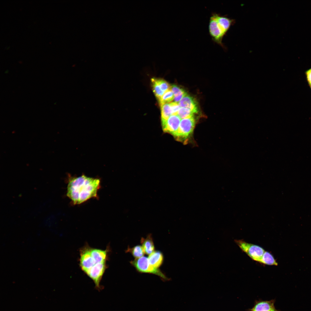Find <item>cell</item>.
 I'll return each instance as SVG.
<instances>
[{"label":"cell","instance_id":"obj_4","mask_svg":"<svg viewBox=\"0 0 311 311\" xmlns=\"http://www.w3.org/2000/svg\"><path fill=\"white\" fill-rule=\"evenodd\" d=\"M235 241L242 250L252 259L259 263L265 251L263 249L243 240H236Z\"/></svg>","mask_w":311,"mask_h":311},{"label":"cell","instance_id":"obj_6","mask_svg":"<svg viewBox=\"0 0 311 311\" xmlns=\"http://www.w3.org/2000/svg\"><path fill=\"white\" fill-rule=\"evenodd\" d=\"M208 29L209 34L212 40L224 47L222 40L225 34L218 24L213 13H212L210 17Z\"/></svg>","mask_w":311,"mask_h":311},{"label":"cell","instance_id":"obj_23","mask_svg":"<svg viewBox=\"0 0 311 311\" xmlns=\"http://www.w3.org/2000/svg\"><path fill=\"white\" fill-rule=\"evenodd\" d=\"M272 311H281V310H277L276 309Z\"/></svg>","mask_w":311,"mask_h":311},{"label":"cell","instance_id":"obj_20","mask_svg":"<svg viewBox=\"0 0 311 311\" xmlns=\"http://www.w3.org/2000/svg\"><path fill=\"white\" fill-rule=\"evenodd\" d=\"M156 80L161 90L164 93L170 89L171 86L166 81L163 79L156 78Z\"/></svg>","mask_w":311,"mask_h":311},{"label":"cell","instance_id":"obj_15","mask_svg":"<svg viewBox=\"0 0 311 311\" xmlns=\"http://www.w3.org/2000/svg\"><path fill=\"white\" fill-rule=\"evenodd\" d=\"M259 263L266 265H278V263L272 254L270 252L266 251Z\"/></svg>","mask_w":311,"mask_h":311},{"label":"cell","instance_id":"obj_21","mask_svg":"<svg viewBox=\"0 0 311 311\" xmlns=\"http://www.w3.org/2000/svg\"><path fill=\"white\" fill-rule=\"evenodd\" d=\"M169 104L172 110V115L177 114L178 111L180 108L179 103L173 102L169 103Z\"/></svg>","mask_w":311,"mask_h":311},{"label":"cell","instance_id":"obj_17","mask_svg":"<svg viewBox=\"0 0 311 311\" xmlns=\"http://www.w3.org/2000/svg\"><path fill=\"white\" fill-rule=\"evenodd\" d=\"M174 98L173 93L171 89L166 92L158 100L160 106L172 101Z\"/></svg>","mask_w":311,"mask_h":311},{"label":"cell","instance_id":"obj_8","mask_svg":"<svg viewBox=\"0 0 311 311\" xmlns=\"http://www.w3.org/2000/svg\"><path fill=\"white\" fill-rule=\"evenodd\" d=\"M275 301V299L256 300L253 307L248 311H272L276 309L274 306Z\"/></svg>","mask_w":311,"mask_h":311},{"label":"cell","instance_id":"obj_19","mask_svg":"<svg viewBox=\"0 0 311 311\" xmlns=\"http://www.w3.org/2000/svg\"><path fill=\"white\" fill-rule=\"evenodd\" d=\"M194 113L190 109L185 107H181L177 113V115L181 119L190 117L194 116Z\"/></svg>","mask_w":311,"mask_h":311},{"label":"cell","instance_id":"obj_24","mask_svg":"<svg viewBox=\"0 0 311 311\" xmlns=\"http://www.w3.org/2000/svg\"><path fill=\"white\" fill-rule=\"evenodd\" d=\"M310 86V87H311V86Z\"/></svg>","mask_w":311,"mask_h":311},{"label":"cell","instance_id":"obj_9","mask_svg":"<svg viewBox=\"0 0 311 311\" xmlns=\"http://www.w3.org/2000/svg\"><path fill=\"white\" fill-rule=\"evenodd\" d=\"M178 103L180 107L188 108L194 113L198 112V107L196 100L188 94L184 96Z\"/></svg>","mask_w":311,"mask_h":311},{"label":"cell","instance_id":"obj_13","mask_svg":"<svg viewBox=\"0 0 311 311\" xmlns=\"http://www.w3.org/2000/svg\"><path fill=\"white\" fill-rule=\"evenodd\" d=\"M170 89L174 95V100L175 102H179L184 96L187 94L183 90L176 85H172Z\"/></svg>","mask_w":311,"mask_h":311},{"label":"cell","instance_id":"obj_11","mask_svg":"<svg viewBox=\"0 0 311 311\" xmlns=\"http://www.w3.org/2000/svg\"><path fill=\"white\" fill-rule=\"evenodd\" d=\"M219 25L224 32L226 34L231 25L233 23V20L219 14L213 13Z\"/></svg>","mask_w":311,"mask_h":311},{"label":"cell","instance_id":"obj_1","mask_svg":"<svg viewBox=\"0 0 311 311\" xmlns=\"http://www.w3.org/2000/svg\"><path fill=\"white\" fill-rule=\"evenodd\" d=\"M109 252V248L103 250L91 248L87 244L80 250V266L93 280L95 288L99 291L103 288L100 283L107 268Z\"/></svg>","mask_w":311,"mask_h":311},{"label":"cell","instance_id":"obj_22","mask_svg":"<svg viewBox=\"0 0 311 311\" xmlns=\"http://www.w3.org/2000/svg\"><path fill=\"white\" fill-rule=\"evenodd\" d=\"M307 80L310 86L311 85V69L308 70L306 72Z\"/></svg>","mask_w":311,"mask_h":311},{"label":"cell","instance_id":"obj_10","mask_svg":"<svg viewBox=\"0 0 311 311\" xmlns=\"http://www.w3.org/2000/svg\"><path fill=\"white\" fill-rule=\"evenodd\" d=\"M148 259L149 264L153 267L159 269L162 264L164 256L162 253L159 251H154L150 254Z\"/></svg>","mask_w":311,"mask_h":311},{"label":"cell","instance_id":"obj_2","mask_svg":"<svg viewBox=\"0 0 311 311\" xmlns=\"http://www.w3.org/2000/svg\"><path fill=\"white\" fill-rule=\"evenodd\" d=\"M68 182L67 196L74 204L97 198V192L100 187L99 179L82 175L79 177H69Z\"/></svg>","mask_w":311,"mask_h":311},{"label":"cell","instance_id":"obj_3","mask_svg":"<svg viewBox=\"0 0 311 311\" xmlns=\"http://www.w3.org/2000/svg\"><path fill=\"white\" fill-rule=\"evenodd\" d=\"M130 263L139 272L155 274L159 276L164 281H168L170 280L160 269L152 266L149 262L148 258L146 257L143 256L136 259L134 260L131 261Z\"/></svg>","mask_w":311,"mask_h":311},{"label":"cell","instance_id":"obj_5","mask_svg":"<svg viewBox=\"0 0 311 311\" xmlns=\"http://www.w3.org/2000/svg\"><path fill=\"white\" fill-rule=\"evenodd\" d=\"M195 124L194 116L182 119L178 130L174 136L178 140L185 141L192 133Z\"/></svg>","mask_w":311,"mask_h":311},{"label":"cell","instance_id":"obj_7","mask_svg":"<svg viewBox=\"0 0 311 311\" xmlns=\"http://www.w3.org/2000/svg\"><path fill=\"white\" fill-rule=\"evenodd\" d=\"M181 119L177 114L171 115L165 122L162 123L164 131L174 136L178 130Z\"/></svg>","mask_w":311,"mask_h":311},{"label":"cell","instance_id":"obj_14","mask_svg":"<svg viewBox=\"0 0 311 311\" xmlns=\"http://www.w3.org/2000/svg\"><path fill=\"white\" fill-rule=\"evenodd\" d=\"M126 252L130 253L135 259L143 256L145 254L143 247L140 245H137L131 248L128 247Z\"/></svg>","mask_w":311,"mask_h":311},{"label":"cell","instance_id":"obj_16","mask_svg":"<svg viewBox=\"0 0 311 311\" xmlns=\"http://www.w3.org/2000/svg\"><path fill=\"white\" fill-rule=\"evenodd\" d=\"M161 113L162 123L165 122L172 115V113L169 103H166L160 105Z\"/></svg>","mask_w":311,"mask_h":311},{"label":"cell","instance_id":"obj_12","mask_svg":"<svg viewBox=\"0 0 311 311\" xmlns=\"http://www.w3.org/2000/svg\"><path fill=\"white\" fill-rule=\"evenodd\" d=\"M141 243L145 253L149 255L154 251L155 246L151 234H148L145 238H141Z\"/></svg>","mask_w":311,"mask_h":311},{"label":"cell","instance_id":"obj_18","mask_svg":"<svg viewBox=\"0 0 311 311\" xmlns=\"http://www.w3.org/2000/svg\"><path fill=\"white\" fill-rule=\"evenodd\" d=\"M151 81L153 92L156 96L158 100L163 95L164 92L161 90L157 83L156 78H152L151 79Z\"/></svg>","mask_w":311,"mask_h":311}]
</instances>
